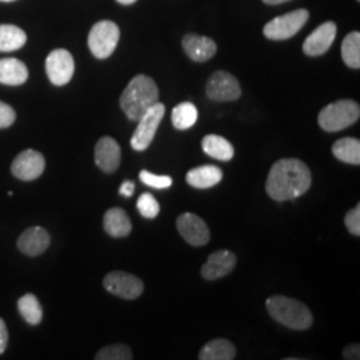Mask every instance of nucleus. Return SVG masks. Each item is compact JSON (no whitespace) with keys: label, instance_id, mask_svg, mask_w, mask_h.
Here are the masks:
<instances>
[{"label":"nucleus","instance_id":"2f4dec72","mask_svg":"<svg viewBox=\"0 0 360 360\" xmlns=\"http://www.w3.org/2000/svg\"><path fill=\"white\" fill-rule=\"evenodd\" d=\"M16 112L11 105L0 102V129H8L15 123Z\"/></svg>","mask_w":360,"mask_h":360},{"label":"nucleus","instance_id":"ddd939ff","mask_svg":"<svg viewBox=\"0 0 360 360\" xmlns=\"http://www.w3.org/2000/svg\"><path fill=\"white\" fill-rule=\"evenodd\" d=\"M336 38L335 22H326L309 34L303 43V51L309 56H321L330 50Z\"/></svg>","mask_w":360,"mask_h":360},{"label":"nucleus","instance_id":"9b49d317","mask_svg":"<svg viewBox=\"0 0 360 360\" xmlns=\"http://www.w3.org/2000/svg\"><path fill=\"white\" fill-rule=\"evenodd\" d=\"M176 227L180 236L193 247L206 245L210 242V230L206 221L198 215L186 212L176 220Z\"/></svg>","mask_w":360,"mask_h":360},{"label":"nucleus","instance_id":"f03ea898","mask_svg":"<svg viewBox=\"0 0 360 360\" xmlns=\"http://www.w3.org/2000/svg\"><path fill=\"white\" fill-rule=\"evenodd\" d=\"M159 102V89L153 77H132L120 96V108L131 122H138L155 103Z\"/></svg>","mask_w":360,"mask_h":360},{"label":"nucleus","instance_id":"20e7f679","mask_svg":"<svg viewBox=\"0 0 360 360\" xmlns=\"http://www.w3.org/2000/svg\"><path fill=\"white\" fill-rule=\"evenodd\" d=\"M359 104L351 99H342L328 104L318 116V123L326 132H339L358 122Z\"/></svg>","mask_w":360,"mask_h":360},{"label":"nucleus","instance_id":"b1692460","mask_svg":"<svg viewBox=\"0 0 360 360\" xmlns=\"http://www.w3.org/2000/svg\"><path fill=\"white\" fill-rule=\"evenodd\" d=\"M27 41L26 32L13 25H0V52L20 50Z\"/></svg>","mask_w":360,"mask_h":360},{"label":"nucleus","instance_id":"4c0bfd02","mask_svg":"<svg viewBox=\"0 0 360 360\" xmlns=\"http://www.w3.org/2000/svg\"><path fill=\"white\" fill-rule=\"evenodd\" d=\"M0 1H7V3H10V1H15V0H0Z\"/></svg>","mask_w":360,"mask_h":360},{"label":"nucleus","instance_id":"f257e3e1","mask_svg":"<svg viewBox=\"0 0 360 360\" xmlns=\"http://www.w3.org/2000/svg\"><path fill=\"white\" fill-rule=\"evenodd\" d=\"M312 183V175L307 165L299 159H281L271 167L266 191L271 199L285 202L307 193Z\"/></svg>","mask_w":360,"mask_h":360},{"label":"nucleus","instance_id":"2eb2a0df","mask_svg":"<svg viewBox=\"0 0 360 360\" xmlns=\"http://www.w3.org/2000/svg\"><path fill=\"white\" fill-rule=\"evenodd\" d=\"M122 150L114 138L103 136L95 146V163L105 174H112L120 166Z\"/></svg>","mask_w":360,"mask_h":360},{"label":"nucleus","instance_id":"e433bc0d","mask_svg":"<svg viewBox=\"0 0 360 360\" xmlns=\"http://www.w3.org/2000/svg\"><path fill=\"white\" fill-rule=\"evenodd\" d=\"M116 1L120 4H124V6H129V4H134L136 0H116Z\"/></svg>","mask_w":360,"mask_h":360},{"label":"nucleus","instance_id":"473e14b6","mask_svg":"<svg viewBox=\"0 0 360 360\" xmlns=\"http://www.w3.org/2000/svg\"><path fill=\"white\" fill-rule=\"evenodd\" d=\"M343 358L347 360L360 359V346L358 343L348 345L347 347L343 349Z\"/></svg>","mask_w":360,"mask_h":360},{"label":"nucleus","instance_id":"a211bd4d","mask_svg":"<svg viewBox=\"0 0 360 360\" xmlns=\"http://www.w3.org/2000/svg\"><path fill=\"white\" fill-rule=\"evenodd\" d=\"M104 231L112 238H126L132 231V224L123 208H110L103 218Z\"/></svg>","mask_w":360,"mask_h":360},{"label":"nucleus","instance_id":"c85d7f7f","mask_svg":"<svg viewBox=\"0 0 360 360\" xmlns=\"http://www.w3.org/2000/svg\"><path fill=\"white\" fill-rule=\"evenodd\" d=\"M138 211L141 215L147 219H155L160 212V206L154 195L150 193H144L138 199Z\"/></svg>","mask_w":360,"mask_h":360},{"label":"nucleus","instance_id":"423d86ee","mask_svg":"<svg viewBox=\"0 0 360 360\" xmlns=\"http://www.w3.org/2000/svg\"><path fill=\"white\" fill-rule=\"evenodd\" d=\"M309 19V10L299 8L270 20L264 26L263 34L270 40H287L295 37L296 34L306 26Z\"/></svg>","mask_w":360,"mask_h":360},{"label":"nucleus","instance_id":"6e6552de","mask_svg":"<svg viewBox=\"0 0 360 360\" xmlns=\"http://www.w3.org/2000/svg\"><path fill=\"white\" fill-rule=\"evenodd\" d=\"M206 94L214 102H235L240 98L242 89L232 74L217 71L207 80Z\"/></svg>","mask_w":360,"mask_h":360},{"label":"nucleus","instance_id":"7ed1b4c3","mask_svg":"<svg viewBox=\"0 0 360 360\" xmlns=\"http://www.w3.org/2000/svg\"><path fill=\"white\" fill-rule=\"evenodd\" d=\"M266 307L274 321L291 330H309L314 322V316L309 307L292 297L283 295L271 296L266 302Z\"/></svg>","mask_w":360,"mask_h":360},{"label":"nucleus","instance_id":"cd10ccee","mask_svg":"<svg viewBox=\"0 0 360 360\" xmlns=\"http://www.w3.org/2000/svg\"><path fill=\"white\" fill-rule=\"evenodd\" d=\"M134 358L132 351L127 345H111L98 351L96 360H131Z\"/></svg>","mask_w":360,"mask_h":360},{"label":"nucleus","instance_id":"5701e85b","mask_svg":"<svg viewBox=\"0 0 360 360\" xmlns=\"http://www.w3.org/2000/svg\"><path fill=\"white\" fill-rule=\"evenodd\" d=\"M335 158L347 165H360V142L355 138H342L333 146Z\"/></svg>","mask_w":360,"mask_h":360},{"label":"nucleus","instance_id":"bb28decb","mask_svg":"<svg viewBox=\"0 0 360 360\" xmlns=\"http://www.w3.org/2000/svg\"><path fill=\"white\" fill-rule=\"evenodd\" d=\"M18 309L25 321L31 326H38L43 319V309L40 306V302L32 294L22 296L18 302Z\"/></svg>","mask_w":360,"mask_h":360},{"label":"nucleus","instance_id":"58836bf2","mask_svg":"<svg viewBox=\"0 0 360 360\" xmlns=\"http://www.w3.org/2000/svg\"><path fill=\"white\" fill-rule=\"evenodd\" d=\"M358 1H360V0H358Z\"/></svg>","mask_w":360,"mask_h":360},{"label":"nucleus","instance_id":"f8f14e48","mask_svg":"<svg viewBox=\"0 0 360 360\" xmlns=\"http://www.w3.org/2000/svg\"><path fill=\"white\" fill-rule=\"evenodd\" d=\"M46 168L44 156L35 150H26L15 158L11 172L18 179L31 181L38 179Z\"/></svg>","mask_w":360,"mask_h":360},{"label":"nucleus","instance_id":"412c9836","mask_svg":"<svg viewBox=\"0 0 360 360\" xmlns=\"http://www.w3.org/2000/svg\"><path fill=\"white\" fill-rule=\"evenodd\" d=\"M202 148L208 156L220 162H229L235 155V150L231 143L229 142L226 138L215 134L207 135L203 138Z\"/></svg>","mask_w":360,"mask_h":360},{"label":"nucleus","instance_id":"f3484780","mask_svg":"<svg viewBox=\"0 0 360 360\" xmlns=\"http://www.w3.org/2000/svg\"><path fill=\"white\" fill-rule=\"evenodd\" d=\"M51 243V236L43 227H30L18 239V248L28 257H38L46 252Z\"/></svg>","mask_w":360,"mask_h":360},{"label":"nucleus","instance_id":"4be33fe9","mask_svg":"<svg viewBox=\"0 0 360 360\" xmlns=\"http://www.w3.org/2000/svg\"><path fill=\"white\" fill-rule=\"evenodd\" d=\"M236 356V348L227 339H214L206 343L199 352L200 360H232Z\"/></svg>","mask_w":360,"mask_h":360},{"label":"nucleus","instance_id":"a878e982","mask_svg":"<svg viewBox=\"0 0 360 360\" xmlns=\"http://www.w3.org/2000/svg\"><path fill=\"white\" fill-rule=\"evenodd\" d=\"M342 59L349 68H360V34L358 31L349 32L342 41Z\"/></svg>","mask_w":360,"mask_h":360},{"label":"nucleus","instance_id":"c9c22d12","mask_svg":"<svg viewBox=\"0 0 360 360\" xmlns=\"http://www.w3.org/2000/svg\"><path fill=\"white\" fill-rule=\"evenodd\" d=\"M285 1H290V0H263V3H266L269 6H276V4H282Z\"/></svg>","mask_w":360,"mask_h":360},{"label":"nucleus","instance_id":"1a4fd4ad","mask_svg":"<svg viewBox=\"0 0 360 360\" xmlns=\"http://www.w3.org/2000/svg\"><path fill=\"white\" fill-rule=\"evenodd\" d=\"M103 285L110 294L127 300L139 297L144 291L142 279L124 271H112L107 274L104 276Z\"/></svg>","mask_w":360,"mask_h":360},{"label":"nucleus","instance_id":"393cba45","mask_svg":"<svg viewBox=\"0 0 360 360\" xmlns=\"http://www.w3.org/2000/svg\"><path fill=\"white\" fill-rule=\"evenodd\" d=\"M172 126L179 131L191 129L198 120V108L191 102H183L172 110Z\"/></svg>","mask_w":360,"mask_h":360},{"label":"nucleus","instance_id":"7c9ffc66","mask_svg":"<svg viewBox=\"0 0 360 360\" xmlns=\"http://www.w3.org/2000/svg\"><path fill=\"white\" fill-rule=\"evenodd\" d=\"M345 223L347 227L348 231L355 236L360 235V205L349 210L347 215L345 217Z\"/></svg>","mask_w":360,"mask_h":360},{"label":"nucleus","instance_id":"0eeeda50","mask_svg":"<svg viewBox=\"0 0 360 360\" xmlns=\"http://www.w3.org/2000/svg\"><path fill=\"white\" fill-rule=\"evenodd\" d=\"M165 114L166 105L158 102L138 120V127L131 138V147L135 151H144L150 147Z\"/></svg>","mask_w":360,"mask_h":360},{"label":"nucleus","instance_id":"dca6fc26","mask_svg":"<svg viewBox=\"0 0 360 360\" xmlns=\"http://www.w3.org/2000/svg\"><path fill=\"white\" fill-rule=\"evenodd\" d=\"M181 46L187 56L196 63H205L218 51V46L212 39L196 34L186 35L181 40Z\"/></svg>","mask_w":360,"mask_h":360},{"label":"nucleus","instance_id":"4468645a","mask_svg":"<svg viewBox=\"0 0 360 360\" xmlns=\"http://www.w3.org/2000/svg\"><path fill=\"white\" fill-rule=\"evenodd\" d=\"M236 255L227 251V250H219L212 252L206 263L202 267V276L206 281H217L223 276H227L231 274L232 270L236 266Z\"/></svg>","mask_w":360,"mask_h":360},{"label":"nucleus","instance_id":"6ab92c4d","mask_svg":"<svg viewBox=\"0 0 360 360\" xmlns=\"http://www.w3.org/2000/svg\"><path fill=\"white\" fill-rule=\"evenodd\" d=\"M221 179H223V171L212 165L193 168L186 175V180L191 187L202 188V190L217 186Z\"/></svg>","mask_w":360,"mask_h":360},{"label":"nucleus","instance_id":"9d476101","mask_svg":"<svg viewBox=\"0 0 360 360\" xmlns=\"http://www.w3.org/2000/svg\"><path fill=\"white\" fill-rule=\"evenodd\" d=\"M46 72L53 86H65L75 72V62L72 55L63 49L50 52L46 59Z\"/></svg>","mask_w":360,"mask_h":360},{"label":"nucleus","instance_id":"72a5a7b5","mask_svg":"<svg viewBox=\"0 0 360 360\" xmlns=\"http://www.w3.org/2000/svg\"><path fill=\"white\" fill-rule=\"evenodd\" d=\"M8 345V330L6 322L0 318V354H3Z\"/></svg>","mask_w":360,"mask_h":360},{"label":"nucleus","instance_id":"39448f33","mask_svg":"<svg viewBox=\"0 0 360 360\" xmlns=\"http://www.w3.org/2000/svg\"><path fill=\"white\" fill-rule=\"evenodd\" d=\"M120 39V30L111 20H101L91 28L89 47L98 59H107L114 51Z\"/></svg>","mask_w":360,"mask_h":360},{"label":"nucleus","instance_id":"aec40b11","mask_svg":"<svg viewBox=\"0 0 360 360\" xmlns=\"http://www.w3.org/2000/svg\"><path fill=\"white\" fill-rule=\"evenodd\" d=\"M28 79L27 65L15 58L0 59V83L6 86H22Z\"/></svg>","mask_w":360,"mask_h":360},{"label":"nucleus","instance_id":"c756f323","mask_svg":"<svg viewBox=\"0 0 360 360\" xmlns=\"http://www.w3.org/2000/svg\"><path fill=\"white\" fill-rule=\"evenodd\" d=\"M139 179L142 180L146 186L153 187L156 190H163V188H168V187L172 186V178L171 176H168V175H155L147 169L141 171Z\"/></svg>","mask_w":360,"mask_h":360},{"label":"nucleus","instance_id":"f704fd0d","mask_svg":"<svg viewBox=\"0 0 360 360\" xmlns=\"http://www.w3.org/2000/svg\"><path fill=\"white\" fill-rule=\"evenodd\" d=\"M134 191H135V184H134V181H131V180H124L123 184H122L120 188H119V193H122L123 196H126V198L132 196Z\"/></svg>","mask_w":360,"mask_h":360}]
</instances>
